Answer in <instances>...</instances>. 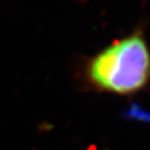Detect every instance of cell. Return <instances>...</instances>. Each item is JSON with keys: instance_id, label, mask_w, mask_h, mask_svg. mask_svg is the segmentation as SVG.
I'll list each match as a JSON object with an SVG mask.
<instances>
[{"instance_id": "6da1fadb", "label": "cell", "mask_w": 150, "mask_h": 150, "mask_svg": "<svg viewBox=\"0 0 150 150\" xmlns=\"http://www.w3.org/2000/svg\"><path fill=\"white\" fill-rule=\"evenodd\" d=\"M85 83L98 92L135 95L150 83V49L136 28L90 57L83 67Z\"/></svg>"}]
</instances>
